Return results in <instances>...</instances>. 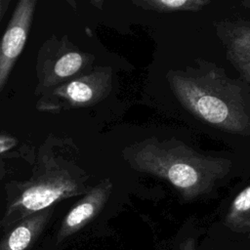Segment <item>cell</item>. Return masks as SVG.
I'll return each mask as SVG.
<instances>
[{
	"instance_id": "1",
	"label": "cell",
	"mask_w": 250,
	"mask_h": 250,
	"mask_svg": "<svg viewBox=\"0 0 250 250\" xmlns=\"http://www.w3.org/2000/svg\"><path fill=\"white\" fill-rule=\"evenodd\" d=\"M168 79L181 104L199 119L229 133H250V94L224 69L201 63L171 71Z\"/></svg>"
},
{
	"instance_id": "2",
	"label": "cell",
	"mask_w": 250,
	"mask_h": 250,
	"mask_svg": "<svg viewBox=\"0 0 250 250\" xmlns=\"http://www.w3.org/2000/svg\"><path fill=\"white\" fill-rule=\"evenodd\" d=\"M130 165L168 181L186 199L210 192L229 172L231 163L204 155L176 141L147 139L126 151Z\"/></svg>"
},
{
	"instance_id": "3",
	"label": "cell",
	"mask_w": 250,
	"mask_h": 250,
	"mask_svg": "<svg viewBox=\"0 0 250 250\" xmlns=\"http://www.w3.org/2000/svg\"><path fill=\"white\" fill-rule=\"evenodd\" d=\"M84 192L67 170L54 167L27 184L8 204L1 226L9 229L21 220Z\"/></svg>"
},
{
	"instance_id": "4",
	"label": "cell",
	"mask_w": 250,
	"mask_h": 250,
	"mask_svg": "<svg viewBox=\"0 0 250 250\" xmlns=\"http://www.w3.org/2000/svg\"><path fill=\"white\" fill-rule=\"evenodd\" d=\"M110 87V68L99 67L56 87L40 101L39 108L55 111L61 107L87 106L103 100L108 94Z\"/></svg>"
},
{
	"instance_id": "5",
	"label": "cell",
	"mask_w": 250,
	"mask_h": 250,
	"mask_svg": "<svg viewBox=\"0 0 250 250\" xmlns=\"http://www.w3.org/2000/svg\"><path fill=\"white\" fill-rule=\"evenodd\" d=\"M35 5V0H21L17 4L5 33L0 39V92L24 48Z\"/></svg>"
},
{
	"instance_id": "6",
	"label": "cell",
	"mask_w": 250,
	"mask_h": 250,
	"mask_svg": "<svg viewBox=\"0 0 250 250\" xmlns=\"http://www.w3.org/2000/svg\"><path fill=\"white\" fill-rule=\"evenodd\" d=\"M111 188L110 181L104 180L90 189L63 218L58 231V241L74 234L94 219L107 201Z\"/></svg>"
},
{
	"instance_id": "7",
	"label": "cell",
	"mask_w": 250,
	"mask_h": 250,
	"mask_svg": "<svg viewBox=\"0 0 250 250\" xmlns=\"http://www.w3.org/2000/svg\"><path fill=\"white\" fill-rule=\"evenodd\" d=\"M218 30L226 45L228 59L250 83V22L224 23Z\"/></svg>"
},
{
	"instance_id": "8",
	"label": "cell",
	"mask_w": 250,
	"mask_h": 250,
	"mask_svg": "<svg viewBox=\"0 0 250 250\" xmlns=\"http://www.w3.org/2000/svg\"><path fill=\"white\" fill-rule=\"evenodd\" d=\"M52 212V208H48L15 224L0 240V250H29L47 226Z\"/></svg>"
},
{
	"instance_id": "9",
	"label": "cell",
	"mask_w": 250,
	"mask_h": 250,
	"mask_svg": "<svg viewBox=\"0 0 250 250\" xmlns=\"http://www.w3.org/2000/svg\"><path fill=\"white\" fill-rule=\"evenodd\" d=\"M89 56L77 51H68L62 54L44 71L41 85L45 88L57 86L59 83L80 72L88 63Z\"/></svg>"
},
{
	"instance_id": "10",
	"label": "cell",
	"mask_w": 250,
	"mask_h": 250,
	"mask_svg": "<svg viewBox=\"0 0 250 250\" xmlns=\"http://www.w3.org/2000/svg\"><path fill=\"white\" fill-rule=\"evenodd\" d=\"M225 225L233 231L250 233V186L233 199L227 213Z\"/></svg>"
},
{
	"instance_id": "11",
	"label": "cell",
	"mask_w": 250,
	"mask_h": 250,
	"mask_svg": "<svg viewBox=\"0 0 250 250\" xmlns=\"http://www.w3.org/2000/svg\"><path fill=\"white\" fill-rule=\"evenodd\" d=\"M135 5L157 12H178V11H198L210 4L206 0H141L134 1Z\"/></svg>"
},
{
	"instance_id": "12",
	"label": "cell",
	"mask_w": 250,
	"mask_h": 250,
	"mask_svg": "<svg viewBox=\"0 0 250 250\" xmlns=\"http://www.w3.org/2000/svg\"><path fill=\"white\" fill-rule=\"evenodd\" d=\"M18 143V140L11 136L0 135V153L7 151L14 147Z\"/></svg>"
},
{
	"instance_id": "13",
	"label": "cell",
	"mask_w": 250,
	"mask_h": 250,
	"mask_svg": "<svg viewBox=\"0 0 250 250\" xmlns=\"http://www.w3.org/2000/svg\"><path fill=\"white\" fill-rule=\"evenodd\" d=\"M181 250H197V249L195 248V244H194L193 239L189 238V239H187L186 241H184L181 244Z\"/></svg>"
},
{
	"instance_id": "14",
	"label": "cell",
	"mask_w": 250,
	"mask_h": 250,
	"mask_svg": "<svg viewBox=\"0 0 250 250\" xmlns=\"http://www.w3.org/2000/svg\"><path fill=\"white\" fill-rule=\"evenodd\" d=\"M4 4H5V2L4 1H0V19H1V16H2V14H3V11H4Z\"/></svg>"
}]
</instances>
